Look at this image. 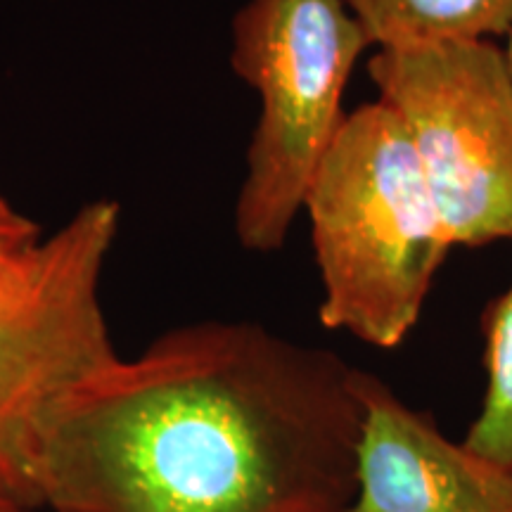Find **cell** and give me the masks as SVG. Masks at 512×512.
Instances as JSON below:
<instances>
[{"label": "cell", "mask_w": 512, "mask_h": 512, "mask_svg": "<svg viewBox=\"0 0 512 512\" xmlns=\"http://www.w3.org/2000/svg\"><path fill=\"white\" fill-rule=\"evenodd\" d=\"M375 50L491 41L512 29V0H342Z\"/></svg>", "instance_id": "52a82bcc"}, {"label": "cell", "mask_w": 512, "mask_h": 512, "mask_svg": "<svg viewBox=\"0 0 512 512\" xmlns=\"http://www.w3.org/2000/svg\"><path fill=\"white\" fill-rule=\"evenodd\" d=\"M119 223L117 202H88L0 268V486L29 505L38 425L74 384L119 356L100 302Z\"/></svg>", "instance_id": "277c9868"}, {"label": "cell", "mask_w": 512, "mask_h": 512, "mask_svg": "<svg viewBox=\"0 0 512 512\" xmlns=\"http://www.w3.org/2000/svg\"><path fill=\"white\" fill-rule=\"evenodd\" d=\"M0 512H38V508L12 494V491L0 486Z\"/></svg>", "instance_id": "30bf717a"}, {"label": "cell", "mask_w": 512, "mask_h": 512, "mask_svg": "<svg viewBox=\"0 0 512 512\" xmlns=\"http://www.w3.org/2000/svg\"><path fill=\"white\" fill-rule=\"evenodd\" d=\"M503 55H505V64H508V72H510V79H512V29L508 34V43H505V48H503Z\"/></svg>", "instance_id": "8fae6325"}, {"label": "cell", "mask_w": 512, "mask_h": 512, "mask_svg": "<svg viewBox=\"0 0 512 512\" xmlns=\"http://www.w3.org/2000/svg\"><path fill=\"white\" fill-rule=\"evenodd\" d=\"M358 368L249 320H202L83 377L27 456L53 512H347Z\"/></svg>", "instance_id": "6da1fadb"}, {"label": "cell", "mask_w": 512, "mask_h": 512, "mask_svg": "<svg viewBox=\"0 0 512 512\" xmlns=\"http://www.w3.org/2000/svg\"><path fill=\"white\" fill-rule=\"evenodd\" d=\"M377 100L411 140L453 247L512 240V79L494 41L375 50Z\"/></svg>", "instance_id": "5b68a950"}, {"label": "cell", "mask_w": 512, "mask_h": 512, "mask_svg": "<svg viewBox=\"0 0 512 512\" xmlns=\"http://www.w3.org/2000/svg\"><path fill=\"white\" fill-rule=\"evenodd\" d=\"M358 396L363 427L347 512H512V467L453 441L430 413L361 368Z\"/></svg>", "instance_id": "8992f818"}, {"label": "cell", "mask_w": 512, "mask_h": 512, "mask_svg": "<svg viewBox=\"0 0 512 512\" xmlns=\"http://www.w3.org/2000/svg\"><path fill=\"white\" fill-rule=\"evenodd\" d=\"M41 240V228L0 192V268Z\"/></svg>", "instance_id": "9c48e42d"}, {"label": "cell", "mask_w": 512, "mask_h": 512, "mask_svg": "<svg viewBox=\"0 0 512 512\" xmlns=\"http://www.w3.org/2000/svg\"><path fill=\"white\" fill-rule=\"evenodd\" d=\"M486 387L463 441L484 458L512 467V283L482 313Z\"/></svg>", "instance_id": "ba28073f"}, {"label": "cell", "mask_w": 512, "mask_h": 512, "mask_svg": "<svg viewBox=\"0 0 512 512\" xmlns=\"http://www.w3.org/2000/svg\"><path fill=\"white\" fill-rule=\"evenodd\" d=\"M233 72L259 95L235 202V235L278 252L349 112L344 93L370 46L342 0H247L233 17Z\"/></svg>", "instance_id": "3957f363"}, {"label": "cell", "mask_w": 512, "mask_h": 512, "mask_svg": "<svg viewBox=\"0 0 512 512\" xmlns=\"http://www.w3.org/2000/svg\"><path fill=\"white\" fill-rule=\"evenodd\" d=\"M320 325L375 349L406 342L453 247L401 121L349 112L306 190Z\"/></svg>", "instance_id": "7a4b0ae2"}]
</instances>
